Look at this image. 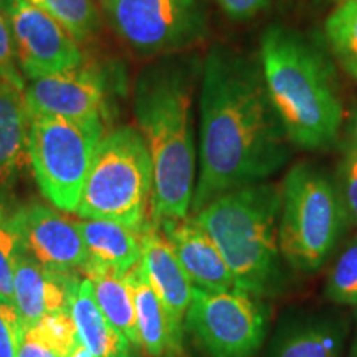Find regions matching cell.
Masks as SVG:
<instances>
[{
  "label": "cell",
  "instance_id": "f546056e",
  "mask_svg": "<svg viewBox=\"0 0 357 357\" xmlns=\"http://www.w3.org/2000/svg\"><path fill=\"white\" fill-rule=\"evenodd\" d=\"M220 8L230 19L250 20L268 8L271 0H215Z\"/></svg>",
  "mask_w": 357,
  "mask_h": 357
},
{
  "label": "cell",
  "instance_id": "83f0119b",
  "mask_svg": "<svg viewBox=\"0 0 357 357\" xmlns=\"http://www.w3.org/2000/svg\"><path fill=\"white\" fill-rule=\"evenodd\" d=\"M0 79L25 91L24 75L17 60L10 26L2 12H0Z\"/></svg>",
  "mask_w": 357,
  "mask_h": 357
},
{
  "label": "cell",
  "instance_id": "d6a6232c",
  "mask_svg": "<svg viewBox=\"0 0 357 357\" xmlns=\"http://www.w3.org/2000/svg\"><path fill=\"white\" fill-rule=\"evenodd\" d=\"M2 220H3V211L0 208V222H2Z\"/></svg>",
  "mask_w": 357,
  "mask_h": 357
},
{
  "label": "cell",
  "instance_id": "9c48e42d",
  "mask_svg": "<svg viewBox=\"0 0 357 357\" xmlns=\"http://www.w3.org/2000/svg\"><path fill=\"white\" fill-rule=\"evenodd\" d=\"M184 323L211 357H255L266 336L268 314L260 298L242 289L194 288Z\"/></svg>",
  "mask_w": 357,
  "mask_h": 357
},
{
  "label": "cell",
  "instance_id": "ba28073f",
  "mask_svg": "<svg viewBox=\"0 0 357 357\" xmlns=\"http://www.w3.org/2000/svg\"><path fill=\"white\" fill-rule=\"evenodd\" d=\"M116 35L142 56L194 47L207 32L200 0H106Z\"/></svg>",
  "mask_w": 357,
  "mask_h": 357
},
{
  "label": "cell",
  "instance_id": "5b68a950",
  "mask_svg": "<svg viewBox=\"0 0 357 357\" xmlns=\"http://www.w3.org/2000/svg\"><path fill=\"white\" fill-rule=\"evenodd\" d=\"M153 184V160L141 131L119 126L98 142L77 213L141 230L147 222Z\"/></svg>",
  "mask_w": 357,
  "mask_h": 357
},
{
  "label": "cell",
  "instance_id": "3957f363",
  "mask_svg": "<svg viewBox=\"0 0 357 357\" xmlns=\"http://www.w3.org/2000/svg\"><path fill=\"white\" fill-rule=\"evenodd\" d=\"M258 60L288 141L303 149L336 141L342 102L323 53L296 30L273 25L261 35Z\"/></svg>",
  "mask_w": 357,
  "mask_h": 357
},
{
  "label": "cell",
  "instance_id": "52a82bcc",
  "mask_svg": "<svg viewBox=\"0 0 357 357\" xmlns=\"http://www.w3.org/2000/svg\"><path fill=\"white\" fill-rule=\"evenodd\" d=\"M102 134V121L30 116L29 164L43 197L58 211H78L93 154Z\"/></svg>",
  "mask_w": 357,
  "mask_h": 357
},
{
  "label": "cell",
  "instance_id": "8992f818",
  "mask_svg": "<svg viewBox=\"0 0 357 357\" xmlns=\"http://www.w3.org/2000/svg\"><path fill=\"white\" fill-rule=\"evenodd\" d=\"M341 192L323 171L296 164L281 184L278 243L283 260L298 271L319 270L344 225Z\"/></svg>",
  "mask_w": 357,
  "mask_h": 357
},
{
  "label": "cell",
  "instance_id": "d6986e66",
  "mask_svg": "<svg viewBox=\"0 0 357 357\" xmlns=\"http://www.w3.org/2000/svg\"><path fill=\"white\" fill-rule=\"evenodd\" d=\"M79 271L91 283L93 296L105 318L131 342L132 347H141L134 293L128 273L100 265L89 258Z\"/></svg>",
  "mask_w": 357,
  "mask_h": 357
},
{
  "label": "cell",
  "instance_id": "8fae6325",
  "mask_svg": "<svg viewBox=\"0 0 357 357\" xmlns=\"http://www.w3.org/2000/svg\"><path fill=\"white\" fill-rule=\"evenodd\" d=\"M108 93L105 73L83 63L78 68L29 79L25 102L30 116L70 121H102Z\"/></svg>",
  "mask_w": 357,
  "mask_h": 357
},
{
  "label": "cell",
  "instance_id": "e0dca14e",
  "mask_svg": "<svg viewBox=\"0 0 357 357\" xmlns=\"http://www.w3.org/2000/svg\"><path fill=\"white\" fill-rule=\"evenodd\" d=\"M68 310L79 344L93 357H132L131 342L105 318L86 278L71 281Z\"/></svg>",
  "mask_w": 357,
  "mask_h": 357
},
{
  "label": "cell",
  "instance_id": "ac0fdd59",
  "mask_svg": "<svg viewBox=\"0 0 357 357\" xmlns=\"http://www.w3.org/2000/svg\"><path fill=\"white\" fill-rule=\"evenodd\" d=\"M29 126L24 89L0 79V194L15 184L29 164Z\"/></svg>",
  "mask_w": 357,
  "mask_h": 357
},
{
  "label": "cell",
  "instance_id": "9a60e30c",
  "mask_svg": "<svg viewBox=\"0 0 357 357\" xmlns=\"http://www.w3.org/2000/svg\"><path fill=\"white\" fill-rule=\"evenodd\" d=\"M141 263L151 284L174 319L184 324L195 287L182 268L167 236L153 220L146 222L141 229Z\"/></svg>",
  "mask_w": 357,
  "mask_h": 357
},
{
  "label": "cell",
  "instance_id": "277c9868",
  "mask_svg": "<svg viewBox=\"0 0 357 357\" xmlns=\"http://www.w3.org/2000/svg\"><path fill=\"white\" fill-rule=\"evenodd\" d=\"M281 185H245L213 199L194 220L212 238L234 276L235 288L261 298L283 280L278 223Z\"/></svg>",
  "mask_w": 357,
  "mask_h": 357
},
{
  "label": "cell",
  "instance_id": "4fadbf2b",
  "mask_svg": "<svg viewBox=\"0 0 357 357\" xmlns=\"http://www.w3.org/2000/svg\"><path fill=\"white\" fill-rule=\"evenodd\" d=\"M195 288L205 291L236 289L234 276L205 230L189 218H167L158 223Z\"/></svg>",
  "mask_w": 357,
  "mask_h": 357
},
{
  "label": "cell",
  "instance_id": "7a4b0ae2",
  "mask_svg": "<svg viewBox=\"0 0 357 357\" xmlns=\"http://www.w3.org/2000/svg\"><path fill=\"white\" fill-rule=\"evenodd\" d=\"M200 71L195 56H166L146 66L136 79L134 114L153 160L154 223L189 217L197 167L194 95Z\"/></svg>",
  "mask_w": 357,
  "mask_h": 357
},
{
  "label": "cell",
  "instance_id": "d4e9b609",
  "mask_svg": "<svg viewBox=\"0 0 357 357\" xmlns=\"http://www.w3.org/2000/svg\"><path fill=\"white\" fill-rule=\"evenodd\" d=\"M326 296L339 305L357 307V235L346 243L329 270Z\"/></svg>",
  "mask_w": 357,
  "mask_h": 357
},
{
  "label": "cell",
  "instance_id": "7402d4cb",
  "mask_svg": "<svg viewBox=\"0 0 357 357\" xmlns=\"http://www.w3.org/2000/svg\"><path fill=\"white\" fill-rule=\"evenodd\" d=\"M77 342L70 310H65L26 329L19 357H68Z\"/></svg>",
  "mask_w": 357,
  "mask_h": 357
},
{
  "label": "cell",
  "instance_id": "cb8c5ba5",
  "mask_svg": "<svg viewBox=\"0 0 357 357\" xmlns=\"http://www.w3.org/2000/svg\"><path fill=\"white\" fill-rule=\"evenodd\" d=\"M33 6L47 12L77 42H86L101 25L96 0H30Z\"/></svg>",
  "mask_w": 357,
  "mask_h": 357
},
{
  "label": "cell",
  "instance_id": "44dd1931",
  "mask_svg": "<svg viewBox=\"0 0 357 357\" xmlns=\"http://www.w3.org/2000/svg\"><path fill=\"white\" fill-rule=\"evenodd\" d=\"M344 337V326L339 321L306 324L281 339L273 357H341Z\"/></svg>",
  "mask_w": 357,
  "mask_h": 357
},
{
  "label": "cell",
  "instance_id": "30bf717a",
  "mask_svg": "<svg viewBox=\"0 0 357 357\" xmlns=\"http://www.w3.org/2000/svg\"><path fill=\"white\" fill-rule=\"evenodd\" d=\"M0 12L10 26L17 60L26 79L61 73L84 63L77 40L30 0H0Z\"/></svg>",
  "mask_w": 357,
  "mask_h": 357
},
{
  "label": "cell",
  "instance_id": "4dcf8cb0",
  "mask_svg": "<svg viewBox=\"0 0 357 357\" xmlns=\"http://www.w3.org/2000/svg\"><path fill=\"white\" fill-rule=\"evenodd\" d=\"M68 357H93V356H91V352H89L83 344H79V341H78L77 346L73 347V351H71V354Z\"/></svg>",
  "mask_w": 357,
  "mask_h": 357
},
{
  "label": "cell",
  "instance_id": "5bb4252c",
  "mask_svg": "<svg viewBox=\"0 0 357 357\" xmlns=\"http://www.w3.org/2000/svg\"><path fill=\"white\" fill-rule=\"evenodd\" d=\"M73 280V273L63 275L48 270L24 248L20 250L13 275V306L25 331L48 316L68 310Z\"/></svg>",
  "mask_w": 357,
  "mask_h": 357
},
{
  "label": "cell",
  "instance_id": "7c38bea8",
  "mask_svg": "<svg viewBox=\"0 0 357 357\" xmlns=\"http://www.w3.org/2000/svg\"><path fill=\"white\" fill-rule=\"evenodd\" d=\"M22 248L48 270L70 275L88 261L77 223L42 204L22 207L8 218Z\"/></svg>",
  "mask_w": 357,
  "mask_h": 357
},
{
  "label": "cell",
  "instance_id": "1f68e13d",
  "mask_svg": "<svg viewBox=\"0 0 357 357\" xmlns=\"http://www.w3.org/2000/svg\"><path fill=\"white\" fill-rule=\"evenodd\" d=\"M349 357H357V333H356V336H354V341H352Z\"/></svg>",
  "mask_w": 357,
  "mask_h": 357
},
{
  "label": "cell",
  "instance_id": "ffe728a7",
  "mask_svg": "<svg viewBox=\"0 0 357 357\" xmlns=\"http://www.w3.org/2000/svg\"><path fill=\"white\" fill-rule=\"evenodd\" d=\"M89 260L128 273L141 261V230L113 220L83 218L75 222Z\"/></svg>",
  "mask_w": 357,
  "mask_h": 357
},
{
  "label": "cell",
  "instance_id": "4316f807",
  "mask_svg": "<svg viewBox=\"0 0 357 357\" xmlns=\"http://www.w3.org/2000/svg\"><path fill=\"white\" fill-rule=\"evenodd\" d=\"M25 329L13 303L0 301V357H19Z\"/></svg>",
  "mask_w": 357,
  "mask_h": 357
},
{
  "label": "cell",
  "instance_id": "484cf974",
  "mask_svg": "<svg viewBox=\"0 0 357 357\" xmlns=\"http://www.w3.org/2000/svg\"><path fill=\"white\" fill-rule=\"evenodd\" d=\"M20 250L19 235L8 218H3L0 222V301L13 303V275Z\"/></svg>",
  "mask_w": 357,
  "mask_h": 357
},
{
  "label": "cell",
  "instance_id": "6da1fadb",
  "mask_svg": "<svg viewBox=\"0 0 357 357\" xmlns=\"http://www.w3.org/2000/svg\"><path fill=\"white\" fill-rule=\"evenodd\" d=\"M199 108L194 213L227 192L268 181L289 155L258 58L213 45L200 71Z\"/></svg>",
  "mask_w": 357,
  "mask_h": 357
},
{
  "label": "cell",
  "instance_id": "603a6c76",
  "mask_svg": "<svg viewBox=\"0 0 357 357\" xmlns=\"http://www.w3.org/2000/svg\"><path fill=\"white\" fill-rule=\"evenodd\" d=\"M324 35L339 65L357 82V0H339L324 22Z\"/></svg>",
  "mask_w": 357,
  "mask_h": 357
},
{
  "label": "cell",
  "instance_id": "f1b7e54d",
  "mask_svg": "<svg viewBox=\"0 0 357 357\" xmlns=\"http://www.w3.org/2000/svg\"><path fill=\"white\" fill-rule=\"evenodd\" d=\"M341 197L346 215L357 225V139L347 151L341 166Z\"/></svg>",
  "mask_w": 357,
  "mask_h": 357
},
{
  "label": "cell",
  "instance_id": "2e32d148",
  "mask_svg": "<svg viewBox=\"0 0 357 357\" xmlns=\"http://www.w3.org/2000/svg\"><path fill=\"white\" fill-rule=\"evenodd\" d=\"M128 280L134 293L141 349L149 357H182L184 324L169 312L141 261L128 271Z\"/></svg>",
  "mask_w": 357,
  "mask_h": 357
}]
</instances>
